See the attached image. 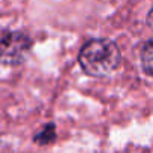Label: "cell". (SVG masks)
<instances>
[{"label": "cell", "mask_w": 153, "mask_h": 153, "mask_svg": "<svg viewBox=\"0 0 153 153\" xmlns=\"http://www.w3.org/2000/svg\"><path fill=\"white\" fill-rule=\"evenodd\" d=\"M57 138V129H56V125L53 122L50 123H45L42 126V129L39 132H36L33 135V143L38 144V146H48V144H53Z\"/></svg>", "instance_id": "cell-3"}, {"label": "cell", "mask_w": 153, "mask_h": 153, "mask_svg": "<svg viewBox=\"0 0 153 153\" xmlns=\"http://www.w3.org/2000/svg\"><path fill=\"white\" fill-rule=\"evenodd\" d=\"M33 45L32 38L24 32H2L0 41V60L3 66H18L24 63Z\"/></svg>", "instance_id": "cell-2"}, {"label": "cell", "mask_w": 153, "mask_h": 153, "mask_svg": "<svg viewBox=\"0 0 153 153\" xmlns=\"http://www.w3.org/2000/svg\"><path fill=\"white\" fill-rule=\"evenodd\" d=\"M146 21H147V26L153 30V6H152V9L149 11V14H147V18H146Z\"/></svg>", "instance_id": "cell-5"}, {"label": "cell", "mask_w": 153, "mask_h": 153, "mask_svg": "<svg viewBox=\"0 0 153 153\" xmlns=\"http://www.w3.org/2000/svg\"><path fill=\"white\" fill-rule=\"evenodd\" d=\"M122 63L119 45L108 38H95L87 41L78 53L81 71L93 78H105L117 71Z\"/></svg>", "instance_id": "cell-1"}, {"label": "cell", "mask_w": 153, "mask_h": 153, "mask_svg": "<svg viewBox=\"0 0 153 153\" xmlns=\"http://www.w3.org/2000/svg\"><path fill=\"white\" fill-rule=\"evenodd\" d=\"M140 57H141V68L144 74L153 78V38L144 44Z\"/></svg>", "instance_id": "cell-4"}]
</instances>
